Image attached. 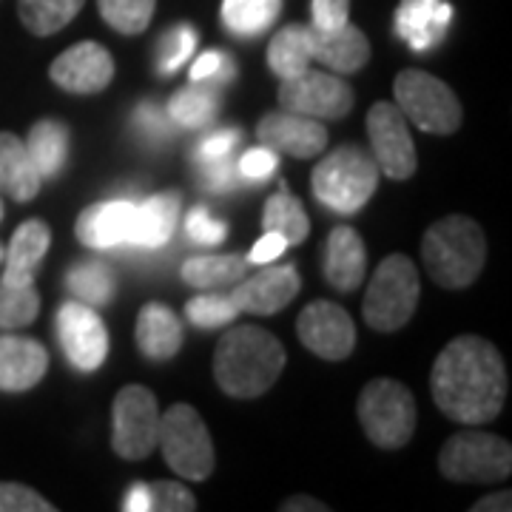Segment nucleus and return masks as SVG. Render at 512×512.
<instances>
[{
    "mask_svg": "<svg viewBox=\"0 0 512 512\" xmlns=\"http://www.w3.org/2000/svg\"><path fill=\"white\" fill-rule=\"evenodd\" d=\"M367 137L373 148V160L379 165V174H384L393 183H404L416 174V143L410 137L407 117L396 103H373L367 111Z\"/></svg>",
    "mask_w": 512,
    "mask_h": 512,
    "instance_id": "obj_11",
    "label": "nucleus"
},
{
    "mask_svg": "<svg viewBox=\"0 0 512 512\" xmlns=\"http://www.w3.org/2000/svg\"><path fill=\"white\" fill-rule=\"evenodd\" d=\"M239 140V131H217V134H211L205 143L200 146V160H220V157H228L234 146H237Z\"/></svg>",
    "mask_w": 512,
    "mask_h": 512,
    "instance_id": "obj_48",
    "label": "nucleus"
},
{
    "mask_svg": "<svg viewBox=\"0 0 512 512\" xmlns=\"http://www.w3.org/2000/svg\"><path fill=\"white\" fill-rule=\"evenodd\" d=\"M353 100V89L342 77L319 69L296 74L279 86V106L313 120H342L353 109Z\"/></svg>",
    "mask_w": 512,
    "mask_h": 512,
    "instance_id": "obj_12",
    "label": "nucleus"
},
{
    "mask_svg": "<svg viewBox=\"0 0 512 512\" xmlns=\"http://www.w3.org/2000/svg\"><path fill=\"white\" fill-rule=\"evenodd\" d=\"M97 9L114 32L134 37L148 29L157 0H97Z\"/></svg>",
    "mask_w": 512,
    "mask_h": 512,
    "instance_id": "obj_35",
    "label": "nucleus"
},
{
    "mask_svg": "<svg viewBox=\"0 0 512 512\" xmlns=\"http://www.w3.org/2000/svg\"><path fill=\"white\" fill-rule=\"evenodd\" d=\"M439 470L447 481H458V484H490V481L510 478V441L470 427L464 433H456L453 439H447V444L441 447Z\"/></svg>",
    "mask_w": 512,
    "mask_h": 512,
    "instance_id": "obj_9",
    "label": "nucleus"
},
{
    "mask_svg": "<svg viewBox=\"0 0 512 512\" xmlns=\"http://www.w3.org/2000/svg\"><path fill=\"white\" fill-rule=\"evenodd\" d=\"M151 495V510L160 512H191L197 510L194 493L183 487V481H154L148 484Z\"/></svg>",
    "mask_w": 512,
    "mask_h": 512,
    "instance_id": "obj_40",
    "label": "nucleus"
},
{
    "mask_svg": "<svg viewBox=\"0 0 512 512\" xmlns=\"http://www.w3.org/2000/svg\"><path fill=\"white\" fill-rule=\"evenodd\" d=\"M288 251V242L279 237V234H271V231H265V237L259 239L254 245V251L245 256L251 265H268V262H274L279 256Z\"/></svg>",
    "mask_w": 512,
    "mask_h": 512,
    "instance_id": "obj_47",
    "label": "nucleus"
},
{
    "mask_svg": "<svg viewBox=\"0 0 512 512\" xmlns=\"http://www.w3.org/2000/svg\"><path fill=\"white\" fill-rule=\"evenodd\" d=\"M49 370V353L32 336H0V390L26 393L43 382Z\"/></svg>",
    "mask_w": 512,
    "mask_h": 512,
    "instance_id": "obj_19",
    "label": "nucleus"
},
{
    "mask_svg": "<svg viewBox=\"0 0 512 512\" xmlns=\"http://www.w3.org/2000/svg\"><path fill=\"white\" fill-rule=\"evenodd\" d=\"M0 220H3V205H0Z\"/></svg>",
    "mask_w": 512,
    "mask_h": 512,
    "instance_id": "obj_53",
    "label": "nucleus"
},
{
    "mask_svg": "<svg viewBox=\"0 0 512 512\" xmlns=\"http://www.w3.org/2000/svg\"><path fill=\"white\" fill-rule=\"evenodd\" d=\"M160 441V404L143 384H126L111 404V450L126 461H146Z\"/></svg>",
    "mask_w": 512,
    "mask_h": 512,
    "instance_id": "obj_10",
    "label": "nucleus"
},
{
    "mask_svg": "<svg viewBox=\"0 0 512 512\" xmlns=\"http://www.w3.org/2000/svg\"><path fill=\"white\" fill-rule=\"evenodd\" d=\"M453 23V6L447 0H402L396 9V35L413 52L439 46Z\"/></svg>",
    "mask_w": 512,
    "mask_h": 512,
    "instance_id": "obj_20",
    "label": "nucleus"
},
{
    "mask_svg": "<svg viewBox=\"0 0 512 512\" xmlns=\"http://www.w3.org/2000/svg\"><path fill=\"white\" fill-rule=\"evenodd\" d=\"M220 109V97H217V86H185L180 92L168 100V117L171 123L183 128H200L214 120V114Z\"/></svg>",
    "mask_w": 512,
    "mask_h": 512,
    "instance_id": "obj_34",
    "label": "nucleus"
},
{
    "mask_svg": "<svg viewBox=\"0 0 512 512\" xmlns=\"http://www.w3.org/2000/svg\"><path fill=\"white\" fill-rule=\"evenodd\" d=\"M421 259L430 279L447 288L461 291L476 282L487 262V239L476 220L453 214L433 222L421 239Z\"/></svg>",
    "mask_w": 512,
    "mask_h": 512,
    "instance_id": "obj_3",
    "label": "nucleus"
},
{
    "mask_svg": "<svg viewBox=\"0 0 512 512\" xmlns=\"http://www.w3.org/2000/svg\"><path fill=\"white\" fill-rule=\"evenodd\" d=\"M134 339L148 362H171L185 342L183 319L163 302H148L137 313Z\"/></svg>",
    "mask_w": 512,
    "mask_h": 512,
    "instance_id": "obj_22",
    "label": "nucleus"
},
{
    "mask_svg": "<svg viewBox=\"0 0 512 512\" xmlns=\"http://www.w3.org/2000/svg\"><path fill=\"white\" fill-rule=\"evenodd\" d=\"M134 228V205L126 200H111L89 205L74 225L80 245L94 251H109L117 245H128Z\"/></svg>",
    "mask_w": 512,
    "mask_h": 512,
    "instance_id": "obj_21",
    "label": "nucleus"
},
{
    "mask_svg": "<svg viewBox=\"0 0 512 512\" xmlns=\"http://www.w3.org/2000/svg\"><path fill=\"white\" fill-rule=\"evenodd\" d=\"M296 336L313 356L325 362H345L356 348V325L350 313L328 299L305 305L296 319Z\"/></svg>",
    "mask_w": 512,
    "mask_h": 512,
    "instance_id": "obj_13",
    "label": "nucleus"
},
{
    "mask_svg": "<svg viewBox=\"0 0 512 512\" xmlns=\"http://www.w3.org/2000/svg\"><path fill=\"white\" fill-rule=\"evenodd\" d=\"M282 512H328V504L308 498V495H293L282 504Z\"/></svg>",
    "mask_w": 512,
    "mask_h": 512,
    "instance_id": "obj_50",
    "label": "nucleus"
},
{
    "mask_svg": "<svg viewBox=\"0 0 512 512\" xmlns=\"http://www.w3.org/2000/svg\"><path fill=\"white\" fill-rule=\"evenodd\" d=\"M239 180V165H234L231 154L220 157V160H205L202 168V185L214 194H225V191H234Z\"/></svg>",
    "mask_w": 512,
    "mask_h": 512,
    "instance_id": "obj_45",
    "label": "nucleus"
},
{
    "mask_svg": "<svg viewBox=\"0 0 512 512\" xmlns=\"http://www.w3.org/2000/svg\"><path fill=\"white\" fill-rule=\"evenodd\" d=\"M245 271H248L245 256H194V259L183 262L180 276L185 285H191L197 291H211V288L234 285L239 279H245Z\"/></svg>",
    "mask_w": 512,
    "mask_h": 512,
    "instance_id": "obj_30",
    "label": "nucleus"
},
{
    "mask_svg": "<svg viewBox=\"0 0 512 512\" xmlns=\"http://www.w3.org/2000/svg\"><path fill=\"white\" fill-rule=\"evenodd\" d=\"M313 60H319L336 74H356L370 60V40L353 23H345L342 29L333 32L313 29Z\"/></svg>",
    "mask_w": 512,
    "mask_h": 512,
    "instance_id": "obj_24",
    "label": "nucleus"
},
{
    "mask_svg": "<svg viewBox=\"0 0 512 512\" xmlns=\"http://www.w3.org/2000/svg\"><path fill=\"white\" fill-rule=\"evenodd\" d=\"M40 313V293L35 285L12 288L0 282V330H18L32 325Z\"/></svg>",
    "mask_w": 512,
    "mask_h": 512,
    "instance_id": "obj_36",
    "label": "nucleus"
},
{
    "mask_svg": "<svg viewBox=\"0 0 512 512\" xmlns=\"http://www.w3.org/2000/svg\"><path fill=\"white\" fill-rule=\"evenodd\" d=\"M86 0H18L20 23L37 37L57 35L83 9Z\"/></svg>",
    "mask_w": 512,
    "mask_h": 512,
    "instance_id": "obj_32",
    "label": "nucleus"
},
{
    "mask_svg": "<svg viewBox=\"0 0 512 512\" xmlns=\"http://www.w3.org/2000/svg\"><path fill=\"white\" fill-rule=\"evenodd\" d=\"M185 231L188 237L200 245H220L222 239L228 237V225L225 222H217L205 205H194L185 217Z\"/></svg>",
    "mask_w": 512,
    "mask_h": 512,
    "instance_id": "obj_42",
    "label": "nucleus"
},
{
    "mask_svg": "<svg viewBox=\"0 0 512 512\" xmlns=\"http://www.w3.org/2000/svg\"><path fill=\"white\" fill-rule=\"evenodd\" d=\"M276 168H279V157H276L274 148L268 146L251 148V151L239 160V174H242L245 180H254V183L268 180Z\"/></svg>",
    "mask_w": 512,
    "mask_h": 512,
    "instance_id": "obj_46",
    "label": "nucleus"
},
{
    "mask_svg": "<svg viewBox=\"0 0 512 512\" xmlns=\"http://www.w3.org/2000/svg\"><path fill=\"white\" fill-rule=\"evenodd\" d=\"M367 274V248L362 237L348 228L339 225L333 228L325 248V279L333 291L353 293Z\"/></svg>",
    "mask_w": 512,
    "mask_h": 512,
    "instance_id": "obj_23",
    "label": "nucleus"
},
{
    "mask_svg": "<svg viewBox=\"0 0 512 512\" xmlns=\"http://www.w3.org/2000/svg\"><path fill=\"white\" fill-rule=\"evenodd\" d=\"M288 353L274 333L259 325H237L214 350V379L231 399L265 396L282 376Z\"/></svg>",
    "mask_w": 512,
    "mask_h": 512,
    "instance_id": "obj_2",
    "label": "nucleus"
},
{
    "mask_svg": "<svg viewBox=\"0 0 512 512\" xmlns=\"http://www.w3.org/2000/svg\"><path fill=\"white\" fill-rule=\"evenodd\" d=\"M126 512H148L151 510V495H148V484H134L126 495V504H123Z\"/></svg>",
    "mask_w": 512,
    "mask_h": 512,
    "instance_id": "obj_49",
    "label": "nucleus"
},
{
    "mask_svg": "<svg viewBox=\"0 0 512 512\" xmlns=\"http://www.w3.org/2000/svg\"><path fill=\"white\" fill-rule=\"evenodd\" d=\"M57 336L66 359L83 373L97 370L109 356V330L86 302L72 299L57 311Z\"/></svg>",
    "mask_w": 512,
    "mask_h": 512,
    "instance_id": "obj_14",
    "label": "nucleus"
},
{
    "mask_svg": "<svg viewBox=\"0 0 512 512\" xmlns=\"http://www.w3.org/2000/svg\"><path fill=\"white\" fill-rule=\"evenodd\" d=\"M49 245H52V228L46 222H20L18 231L12 234L9 248H3V262H0L3 265V276H0V282L12 285V288L35 285L37 268H40V262L49 254Z\"/></svg>",
    "mask_w": 512,
    "mask_h": 512,
    "instance_id": "obj_18",
    "label": "nucleus"
},
{
    "mask_svg": "<svg viewBox=\"0 0 512 512\" xmlns=\"http://www.w3.org/2000/svg\"><path fill=\"white\" fill-rule=\"evenodd\" d=\"M239 316L237 305L231 296L222 293H208V296H194L185 305V319H191L197 328H225Z\"/></svg>",
    "mask_w": 512,
    "mask_h": 512,
    "instance_id": "obj_38",
    "label": "nucleus"
},
{
    "mask_svg": "<svg viewBox=\"0 0 512 512\" xmlns=\"http://www.w3.org/2000/svg\"><path fill=\"white\" fill-rule=\"evenodd\" d=\"M134 128H137V134L146 140V143H165L168 137H171V117L160 111L157 103H140L137 109H134Z\"/></svg>",
    "mask_w": 512,
    "mask_h": 512,
    "instance_id": "obj_41",
    "label": "nucleus"
},
{
    "mask_svg": "<svg viewBox=\"0 0 512 512\" xmlns=\"http://www.w3.org/2000/svg\"><path fill=\"white\" fill-rule=\"evenodd\" d=\"M313 63V26L291 23L274 32L268 43V69L279 80H291L296 74L308 72Z\"/></svg>",
    "mask_w": 512,
    "mask_h": 512,
    "instance_id": "obj_27",
    "label": "nucleus"
},
{
    "mask_svg": "<svg viewBox=\"0 0 512 512\" xmlns=\"http://www.w3.org/2000/svg\"><path fill=\"white\" fill-rule=\"evenodd\" d=\"M180 208H183V197L177 191H163L143 205H134V228H131L128 245H137V248L165 245L177 228Z\"/></svg>",
    "mask_w": 512,
    "mask_h": 512,
    "instance_id": "obj_26",
    "label": "nucleus"
},
{
    "mask_svg": "<svg viewBox=\"0 0 512 512\" xmlns=\"http://www.w3.org/2000/svg\"><path fill=\"white\" fill-rule=\"evenodd\" d=\"M419 296L421 279L410 256L390 254L367 282L362 316L379 333L402 330L419 308Z\"/></svg>",
    "mask_w": 512,
    "mask_h": 512,
    "instance_id": "obj_5",
    "label": "nucleus"
},
{
    "mask_svg": "<svg viewBox=\"0 0 512 512\" xmlns=\"http://www.w3.org/2000/svg\"><path fill=\"white\" fill-rule=\"evenodd\" d=\"M490 510H512V495L504 490V493H493L487 498H481L473 504V512H490Z\"/></svg>",
    "mask_w": 512,
    "mask_h": 512,
    "instance_id": "obj_51",
    "label": "nucleus"
},
{
    "mask_svg": "<svg viewBox=\"0 0 512 512\" xmlns=\"http://www.w3.org/2000/svg\"><path fill=\"white\" fill-rule=\"evenodd\" d=\"M66 288L72 293L77 302H86L92 308H100V305H109L111 296L117 291V282H114V274H111L109 265L103 262H77L69 268L66 274Z\"/></svg>",
    "mask_w": 512,
    "mask_h": 512,
    "instance_id": "obj_33",
    "label": "nucleus"
},
{
    "mask_svg": "<svg viewBox=\"0 0 512 512\" xmlns=\"http://www.w3.org/2000/svg\"><path fill=\"white\" fill-rule=\"evenodd\" d=\"M365 436L382 450H402L416 433V399L396 379H373L356 402Z\"/></svg>",
    "mask_w": 512,
    "mask_h": 512,
    "instance_id": "obj_6",
    "label": "nucleus"
},
{
    "mask_svg": "<svg viewBox=\"0 0 512 512\" xmlns=\"http://www.w3.org/2000/svg\"><path fill=\"white\" fill-rule=\"evenodd\" d=\"M507 387L510 379L501 353L481 336H456L447 342L430 373V390L441 413L467 427L498 419Z\"/></svg>",
    "mask_w": 512,
    "mask_h": 512,
    "instance_id": "obj_1",
    "label": "nucleus"
},
{
    "mask_svg": "<svg viewBox=\"0 0 512 512\" xmlns=\"http://www.w3.org/2000/svg\"><path fill=\"white\" fill-rule=\"evenodd\" d=\"M57 507L43 495L18 484V481H0V512H55Z\"/></svg>",
    "mask_w": 512,
    "mask_h": 512,
    "instance_id": "obj_39",
    "label": "nucleus"
},
{
    "mask_svg": "<svg viewBox=\"0 0 512 512\" xmlns=\"http://www.w3.org/2000/svg\"><path fill=\"white\" fill-rule=\"evenodd\" d=\"M194 46H197V32H194V26H188V23L171 26V29L160 37V43H157V72H177L185 60L194 55Z\"/></svg>",
    "mask_w": 512,
    "mask_h": 512,
    "instance_id": "obj_37",
    "label": "nucleus"
},
{
    "mask_svg": "<svg viewBox=\"0 0 512 512\" xmlns=\"http://www.w3.org/2000/svg\"><path fill=\"white\" fill-rule=\"evenodd\" d=\"M396 106L404 117L427 134H456L464 120V109L456 92L433 74L404 69L393 83Z\"/></svg>",
    "mask_w": 512,
    "mask_h": 512,
    "instance_id": "obj_8",
    "label": "nucleus"
},
{
    "mask_svg": "<svg viewBox=\"0 0 512 512\" xmlns=\"http://www.w3.org/2000/svg\"><path fill=\"white\" fill-rule=\"evenodd\" d=\"M43 177L32 163L26 143L12 131H0V191L15 202L35 200Z\"/></svg>",
    "mask_w": 512,
    "mask_h": 512,
    "instance_id": "obj_25",
    "label": "nucleus"
},
{
    "mask_svg": "<svg viewBox=\"0 0 512 512\" xmlns=\"http://www.w3.org/2000/svg\"><path fill=\"white\" fill-rule=\"evenodd\" d=\"M256 137L262 146L291 154L296 160H313L328 148V128L322 126V120L288 109L268 111L256 123Z\"/></svg>",
    "mask_w": 512,
    "mask_h": 512,
    "instance_id": "obj_16",
    "label": "nucleus"
},
{
    "mask_svg": "<svg viewBox=\"0 0 512 512\" xmlns=\"http://www.w3.org/2000/svg\"><path fill=\"white\" fill-rule=\"evenodd\" d=\"M262 228L279 234L288 245H299L311 234V220L302 208V202L288 194V185L282 183L279 194L265 202V214H262Z\"/></svg>",
    "mask_w": 512,
    "mask_h": 512,
    "instance_id": "obj_31",
    "label": "nucleus"
},
{
    "mask_svg": "<svg viewBox=\"0 0 512 512\" xmlns=\"http://www.w3.org/2000/svg\"><path fill=\"white\" fill-rule=\"evenodd\" d=\"M282 12V0H222V26L239 40L265 35Z\"/></svg>",
    "mask_w": 512,
    "mask_h": 512,
    "instance_id": "obj_29",
    "label": "nucleus"
},
{
    "mask_svg": "<svg viewBox=\"0 0 512 512\" xmlns=\"http://www.w3.org/2000/svg\"><path fill=\"white\" fill-rule=\"evenodd\" d=\"M191 83H208V86H220L225 80L234 77V60L222 52H205L194 60L191 66Z\"/></svg>",
    "mask_w": 512,
    "mask_h": 512,
    "instance_id": "obj_43",
    "label": "nucleus"
},
{
    "mask_svg": "<svg viewBox=\"0 0 512 512\" xmlns=\"http://www.w3.org/2000/svg\"><path fill=\"white\" fill-rule=\"evenodd\" d=\"M23 143H26V151H29L32 163L37 165L43 183L55 180L57 174L63 171L66 160H69V128L57 123V120L35 123Z\"/></svg>",
    "mask_w": 512,
    "mask_h": 512,
    "instance_id": "obj_28",
    "label": "nucleus"
},
{
    "mask_svg": "<svg viewBox=\"0 0 512 512\" xmlns=\"http://www.w3.org/2000/svg\"><path fill=\"white\" fill-rule=\"evenodd\" d=\"M0 262H3V245H0Z\"/></svg>",
    "mask_w": 512,
    "mask_h": 512,
    "instance_id": "obj_52",
    "label": "nucleus"
},
{
    "mask_svg": "<svg viewBox=\"0 0 512 512\" xmlns=\"http://www.w3.org/2000/svg\"><path fill=\"white\" fill-rule=\"evenodd\" d=\"M311 26L316 32H333L350 23V0H311Z\"/></svg>",
    "mask_w": 512,
    "mask_h": 512,
    "instance_id": "obj_44",
    "label": "nucleus"
},
{
    "mask_svg": "<svg viewBox=\"0 0 512 512\" xmlns=\"http://www.w3.org/2000/svg\"><path fill=\"white\" fill-rule=\"evenodd\" d=\"M160 450L165 464L188 481H205L217 467L214 441L191 404H171L160 416Z\"/></svg>",
    "mask_w": 512,
    "mask_h": 512,
    "instance_id": "obj_7",
    "label": "nucleus"
},
{
    "mask_svg": "<svg viewBox=\"0 0 512 512\" xmlns=\"http://www.w3.org/2000/svg\"><path fill=\"white\" fill-rule=\"evenodd\" d=\"M302 288V276L293 265L265 268L251 279H239V288L231 293L239 313H254V316H271L288 308L296 293Z\"/></svg>",
    "mask_w": 512,
    "mask_h": 512,
    "instance_id": "obj_17",
    "label": "nucleus"
},
{
    "mask_svg": "<svg viewBox=\"0 0 512 512\" xmlns=\"http://www.w3.org/2000/svg\"><path fill=\"white\" fill-rule=\"evenodd\" d=\"M379 177V165L370 154L359 146H342L313 168L311 191L328 211L356 214L376 194Z\"/></svg>",
    "mask_w": 512,
    "mask_h": 512,
    "instance_id": "obj_4",
    "label": "nucleus"
},
{
    "mask_svg": "<svg viewBox=\"0 0 512 512\" xmlns=\"http://www.w3.org/2000/svg\"><path fill=\"white\" fill-rule=\"evenodd\" d=\"M114 72H117V66H114L109 49L94 40H83L55 57L49 77L63 92L100 94L111 86Z\"/></svg>",
    "mask_w": 512,
    "mask_h": 512,
    "instance_id": "obj_15",
    "label": "nucleus"
}]
</instances>
